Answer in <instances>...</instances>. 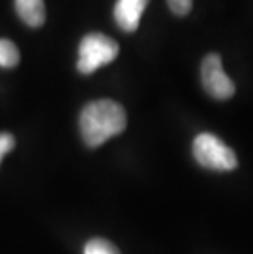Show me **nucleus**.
I'll list each match as a JSON object with an SVG mask.
<instances>
[{
  "mask_svg": "<svg viewBox=\"0 0 253 254\" xmlns=\"http://www.w3.org/2000/svg\"><path fill=\"white\" fill-rule=\"evenodd\" d=\"M84 254H120V251L104 238H94V240L87 241L84 248Z\"/></svg>",
  "mask_w": 253,
  "mask_h": 254,
  "instance_id": "obj_8",
  "label": "nucleus"
},
{
  "mask_svg": "<svg viewBox=\"0 0 253 254\" xmlns=\"http://www.w3.org/2000/svg\"><path fill=\"white\" fill-rule=\"evenodd\" d=\"M127 127V113L120 104L102 99L87 104L81 112L79 128L84 143L89 148H97Z\"/></svg>",
  "mask_w": 253,
  "mask_h": 254,
  "instance_id": "obj_1",
  "label": "nucleus"
},
{
  "mask_svg": "<svg viewBox=\"0 0 253 254\" xmlns=\"http://www.w3.org/2000/svg\"><path fill=\"white\" fill-rule=\"evenodd\" d=\"M201 79L206 92L217 100H227L235 94V84L225 74L220 56L211 53L204 58L201 66Z\"/></svg>",
  "mask_w": 253,
  "mask_h": 254,
  "instance_id": "obj_4",
  "label": "nucleus"
},
{
  "mask_svg": "<svg viewBox=\"0 0 253 254\" xmlns=\"http://www.w3.org/2000/svg\"><path fill=\"white\" fill-rule=\"evenodd\" d=\"M118 55V45L102 33H89L81 40L78 69L83 74H92L99 67L112 63Z\"/></svg>",
  "mask_w": 253,
  "mask_h": 254,
  "instance_id": "obj_2",
  "label": "nucleus"
},
{
  "mask_svg": "<svg viewBox=\"0 0 253 254\" xmlns=\"http://www.w3.org/2000/svg\"><path fill=\"white\" fill-rule=\"evenodd\" d=\"M168 7L177 17H184L191 12L192 0H168Z\"/></svg>",
  "mask_w": 253,
  "mask_h": 254,
  "instance_id": "obj_9",
  "label": "nucleus"
},
{
  "mask_svg": "<svg viewBox=\"0 0 253 254\" xmlns=\"http://www.w3.org/2000/svg\"><path fill=\"white\" fill-rule=\"evenodd\" d=\"M192 154L199 164L212 171H232L237 167L234 151L212 133H201L192 143Z\"/></svg>",
  "mask_w": 253,
  "mask_h": 254,
  "instance_id": "obj_3",
  "label": "nucleus"
},
{
  "mask_svg": "<svg viewBox=\"0 0 253 254\" xmlns=\"http://www.w3.org/2000/svg\"><path fill=\"white\" fill-rule=\"evenodd\" d=\"M150 0H117L114 8V17L117 25L123 31H135L142 20V15Z\"/></svg>",
  "mask_w": 253,
  "mask_h": 254,
  "instance_id": "obj_5",
  "label": "nucleus"
},
{
  "mask_svg": "<svg viewBox=\"0 0 253 254\" xmlns=\"http://www.w3.org/2000/svg\"><path fill=\"white\" fill-rule=\"evenodd\" d=\"M15 146V139L10 133H0V161L3 159V156L10 153Z\"/></svg>",
  "mask_w": 253,
  "mask_h": 254,
  "instance_id": "obj_10",
  "label": "nucleus"
},
{
  "mask_svg": "<svg viewBox=\"0 0 253 254\" xmlns=\"http://www.w3.org/2000/svg\"><path fill=\"white\" fill-rule=\"evenodd\" d=\"M18 61V48L10 40H0V67H15Z\"/></svg>",
  "mask_w": 253,
  "mask_h": 254,
  "instance_id": "obj_7",
  "label": "nucleus"
},
{
  "mask_svg": "<svg viewBox=\"0 0 253 254\" xmlns=\"http://www.w3.org/2000/svg\"><path fill=\"white\" fill-rule=\"evenodd\" d=\"M15 10L21 21L31 28H38L46 20V8L43 0H15Z\"/></svg>",
  "mask_w": 253,
  "mask_h": 254,
  "instance_id": "obj_6",
  "label": "nucleus"
}]
</instances>
